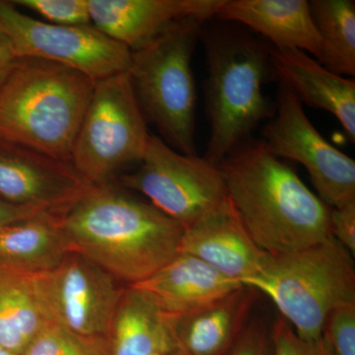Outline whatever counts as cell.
Returning <instances> with one entry per match:
<instances>
[{
  "label": "cell",
  "instance_id": "6da1fadb",
  "mask_svg": "<svg viewBox=\"0 0 355 355\" xmlns=\"http://www.w3.org/2000/svg\"><path fill=\"white\" fill-rule=\"evenodd\" d=\"M70 252L125 286L144 282L180 253L184 227L150 202L111 183L89 187L57 214Z\"/></svg>",
  "mask_w": 355,
  "mask_h": 355
},
{
  "label": "cell",
  "instance_id": "7a4b0ae2",
  "mask_svg": "<svg viewBox=\"0 0 355 355\" xmlns=\"http://www.w3.org/2000/svg\"><path fill=\"white\" fill-rule=\"evenodd\" d=\"M218 167L236 214L266 253H291L331 237V207L263 141L246 140Z\"/></svg>",
  "mask_w": 355,
  "mask_h": 355
},
{
  "label": "cell",
  "instance_id": "3957f363",
  "mask_svg": "<svg viewBox=\"0 0 355 355\" xmlns=\"http://www.w3.org/2000/svg\"><path fill=\"white\" fill-rule=\"evenodd\" d=\"M94 85L64 65L18 58L0 87V139L71 165Z\"/></svg>",
  "mask_w": 355,
  "mask_h": 355
},
{
  "label": "cell",
  "instance_id": "277c9868",
  "mask_svg": "<svg viewBox=\"0 0 355 355\" xmlns=\"http://www.w3.org/2000/svg\"><path fill=\"white\" fill-rule=\"evenodd\" d=\"M205 53L210 135L205 158L218 166L261 121L275 114V103L263 90L272 70L270 49L239 32L209 35Z\"/></svg>",
  "mask_w": 355,
  "mask_h": 355
},
{
  "label": "cell",
  "instance_id": "5b68a950",
  "mask_svg": "<svg viewBox=\"0 0 355 355\" xmlns=\"http://www.w3.org/2000/svg\"><path fill=\"white\" fill-rule=\"evenodd\" d=\"M243 286L268 296L299 338L316 342L331 313L355 303L354 258L331 236L291 253L268 254Z\"/></svg>",
  "mask_w": 355,
  "mask_h": 355
},
{
  "label": "cell",
  "instance_id": "8992f818",
  "mask_svg": "<svg viewBox=\"0 0 355 355\" xmlns=\"http://www.w3.org/2000/svg\"><path fill=\"white\" fill-rule=\"evenodd\" d=\"M205 21L196 16L177 20L150 43L132 51L128 70L146 121L155 125L168 146L186 155H198L191 57Z\"/></svg>",
  "mask_w": 355,
  "mask_h": 355
},
{
  "label": "cell",
  "instance_id": "52a82bcc",
  "mask_svg": "<svg viewBox=\"0 0 355 355\" xmlns=\"http://www.w3.org/2000/svg\"><path fill=\"white\" fill-rule=\"evenodd\" d=\"M150 135L128 72L100 79L77 133L71 166L92 186L109 184L123 168L139 164Z\"/></svg>",
  "mask_w": 355,
  "mask_h": 355
},
{
  "label": "cell",
  "instance_id": "ba28073f",
  "mask_svg": "<svg viewBox=\"0 0 355 355\" xmlns=\"http://www.w3.org/2000/svg\"><path fill=\"white\" fill-rule=\"evenodd\" d=\"M120 184L125 190L146 196L184 228L228 200L218 166L198 155L178 153L154 135L137 170L121 176Z\"/></svg>",
  "mask_w": 355,
  "mask_h": 355
},
{
  "label": "cell",
  "instance_id": "9c48e42d",
  "mask_svg": "<svg viewBox=\"0 0 355 355\" xmlns=\"http://www.w3.org/2000/svg\"><path fill=\"white\" fill-rule=\"evenodd\" d=\"M0 28L18 58L55 62L94 81L128 71L130 67L132 51L92 25L51 24L18 10L11 1L0 0Z\"/></svg>",
  "mask_w": 355,
  "mask_h": 355
},
{
  "label": "cell",
  "instance_id": "30bf717a",
  "mask_svg": "<svg viewBox=\"0 0 355 355\" xmlns=\"http://www.w3.org/2000/svg\"><path fill=\"white\" fill-rule=\"evenodd\" d=\"M33 286L51 323L84 336L109 338L125 286L76 252L48 272L32 275Z\"/></svg>",
  "mask_w": 355,
  "mask_h": 355
},
{
  "label": "cell",
  "instance_id": "8fae6325",
  "mask_svg": "<svg viewBox=\"0 0 355 355\" xmlns=\"http://www.w3.org/2000/svg\"><path fill=\"white\" fill-rule=\"evenodd\" d=\"M279 83L275 113L263 128V144L277 157L304 166L318 197L331 209L354 200V159L318 132L297 96Z\"/></svg>",
  "mask_w": 355,
  "mask_h": 355
},
{
  "label": "cell",
  "instance_id": "7c38bea8",
  "mask_svg": "<svg viewBox=\"0 0 355 355\" xmlns=\"http://www.w3.org/2000/svg\"><path fill=\"white\" fill-rule=\"evenodd\" d=\"M92 184L71 165L0 139V198L60 214Z\"/></svg>",
  "mask_w": 355,
  "mask_h": 355
},
{
  "label": "cell",
  "instance_id": "4fadbf2b",
  "mask_svg": "<svg viewBox=\"0 0 355 355\" xmlns=\"http://www.w3.org/2000/svg\"><path fill=\"white\" fill-rule=\"evenodd\" d=\"M222 0H88L91 25L130 51L182 18L216 17Z\"/></svg>",
  "mask_w": 355,
  "mask_h": 355
},
{
  "label": "cell",
  "instance_id": "5bb4252c",
  "mask_svg": "<svg viewBox=\"0 0 355 355\" xmlns=\"http://www.w3.org/2000/svg\"><path fill=\"white\" fill-rule=\"evenodd\" d=\"M180 253L196 257L242 284L260 272L268 254L252 239L229 198L184 228Z\"/></svg>",
  "mask_w": 355,
  "mask_h": 355
},
{
  "label": "cell",
  "instance_id": "9a60e30c",
  "mask_svg": "<svg viewBox=\"0 0 355 355\" xmlns=\"http://www.w3.org/2000/svg\"><path fill=\"white\" fill-rule=\"evenodd\" d=\"M216 17L251 28L279 50H299L321 64L324 46L306 0H222Z\"/></svg>",
  "mask_w": 355,
  "mask_h": 355
},
{
  "label": "cell",
  "instance_id": "2e32d148",
  "mask_svg": "<svg viewBox=\"0 0 355 355\" xmlns=\"http://www.w3.org/2000/svg\"><path fill=\"white\" fill-rule=\"evenodd\" d=\"M270 64L279 81L300 102L333 114L355 142V83L338 76L304 51L270 49Z\"/></svg>",
  "mask_w": 355,
  "mask_h": 355
},
{
  "label": "cell",
  "instance_id": "e0dca14e",
  "mask_svg": "<svg viewBox=\"0 0 355 355\" xmlns=\"http://www.w3.org/2000/svg\"><path fill=\"white\" fill-rule=\"evenodd\" d=\"M258 293L244 286L197 310L168 315L177 349L190 355H225L249 322Z\"/></svg>",
  "mask_w": 355,
  "mask_h": 355
},
{
  "label": "cell",
  "instance_id": "ac0fdd59",
  "mask_svg": "<svg viewBox=\"0 0 355 355\" xmlns=\"http://www.w3.org/2000/svg\"><path fill=\"white\" fill-rule=\"evenodd\" d=\"M150 292L169 316H179L244 286L207 263L179 253L148 279L133 284Z\"/></svg>",
  "mask_w": 355,
  "mask_h": 355
},
{
  "label": "cell",
  "instance_id": "d6986e66",
  "mask_svg": "<svg viewBox=\"0 0 355 355\" xmlns=\"http://www.w3.org/2000/svg\"><path fill=\"white\" fill-rule=\"evenodd\" d=\"M112 355H168L177 349L169 316L146 289L128 286L110 331Z\"/></svg>",
  "mask_w": 355,
  "mask_h": 355
},
{
  "label": "cell",
  "instance_id": "ffe728a7",
  "mask_svg": "<svg viewBox=\"0 0 355 355\" xmlns=\"http://www.w3.org/2000/svg\"><path fill=\"white\" fill-rule=\"evenodd\" d=\"M69 252L57 214H43L0 227V266L37 275L55 268Z\"/></svg>",
  "mask_w": 355,
  "mask_h": 355
},
{
  "label": "cell",
  "instance_id": "44dd1931",
  "mask_svg": "<svg viewBox=\"0 0 355 355\" xmlns=\"http://www.w3.org/2000/svg\"><path fill=\"white\" fill-rule=\"evenodd\" d=\"M50 323L32 275L0 266V347L20 355Z\"/></svg>",
  "mask_w": 355,
  "mask_h": 355
},
{
  "label": "cell",
  "instance_id": "7402d4cb",
  "mask_svg": "<svg viewBox=\"0 0 355 355\" xmlns=\"http://www.w3.org/2000/svg\"><path fill=\"white\" fill-rule=\"evenodd\" d=\"M311 14L324 46L321 64L343 76H355V2L313 0Z\"/></svg>",
  "mask_w": 355,
  "mask_h": 355
},
{
  "label": "cell",
  "instance_id": "603a6c76",
  "mask_svg": "<svg viewBox=\"0 0 355 355\" xmlns=\"http://www.w3.org/2000/svg\"><path fill=\"white\" fill-rule=\"evenodd\" d=\"M20 355H112L106 336H84L50 323Z\"/></svg>",
  "mask_w": 355,
  "mask_h": 355
},
{
  "label": "cell",
  "instance_id": "cb8c5ba5",
  "mask_svg": "<svg viewBox=\"0 0 355 355\" xmlns=\"http://www.w3.org/2000/svg\"><path fill=\"white\" fill-rule=\"evenodd\" d=\"M11 2L14 6L38 14L44 22L51 24L91 25L88 0H12Z\"/></svg>",
  "mask_w": 355,
  "mask_h": 355
},
{
  "label": "cell",
  "instance_id": "d4e9b609",
  "mask_svg": "<svg viewBox=\"0 0 355 355\" xmlns=\"http://www.w3.org/2000/svg\"><path fill=\"white\" fill-rule=\"evenodd\" d=\"M321 340L329 355H355V303L331 313Z\"/></svg>",
  "mask_w": 355,
  "mask_h": 355
},
{
  "label": "cell",
  "instance_id": "484cf974",
  "mask_svg": "<svg viewBox=\"0 0 355 355\" xmlns=\"http://www.w3.org/2000/svg\"><path fill=\"white\" fill-rule=\"evenodd\" d=\"M273 355H329L321 338L307 342L296 335L284 318H277L272 327Z\"/></svg>",
  "mask_w": 355,
  "mask_h": 355
},
{
  "label": "cell",
  "instance_id": "4316f807",
  "mask_svg": "<svg viewBox=\"0 0 355 355\" xmlns=\"http://www.w3.org/2000/svg\"><path fill=\"white\" fill-rule=\"evenodd\" d=\"M225 355H273L272 329L263 320H249Z\"/></svg>",
  "mask_w": 355,
  "mask_h": 355
},
{
  "label": "cell",
  "instance_id": "83f0119b",
  "mask_svg": "<svg viewBox=\"0 0 355 355\" xmlns=\"http://www.w3.org/2000/svg\"><path fill=\"white\" fill-rule=\"evenodd\" d=\"M331 235L350 254L355 256V200L331 209Z\"/></svg>",
  "mask_w": 355,
  "mask_h": 355
},
{
  "label": "cell",
  "instance_id": "f1b7e54d",
  "mask_svg": "<svg viewBox=\"0 0 355 355\" xmlns=\"http://www.w3.org/2000/svg\"><path fill=\"white\" fill-rule=\"evenodd\" d=\"M48 214L51 212L36 207L13 205L0 198V227Z\"/></svg>",
  "mask_w": 355,
  "mask_h": 355
},
{
  "label": "cell",
  "instance_id": "f546056e",
  "mask_svg": "<svg viewBox=\"0 0 355 355\" xmlns=\"http://www.w3.org/2000/svg\"><path fill=\"white\" fill-rule=\"evenodd\" d=\"M17 60L12 44L6 33L0 28V87L6 83L7 77L12 71Z\"/></svg>",
  "mask_w": 355,
  "mask_h": 355
},
{
  "label": "cell",
  "instance_id": "4dcf8cb0",
  "mask_svg": "<svg viewBox=\"0 0 355 355\" xmlns=\"http://www.w3.org/2000/svg\"><path fill=\"white\" fill-rule=\"evenodd\" d=\"M0 355H15L8 350L4 349L3 347H0Z\"/></svg>",
  "mask_w": 355,
  "mask_h": 355
},
{
  "label": "cell",
  "instance_id": "1f68e13d",
  "mask_svg": "<svg viewBox=\"0 0 355 355\" xmlns=\"http://www.w3.org/2000/svg\"><path fill=\"white\" fill-rule=\"evenodd\" d=\"M168 355H190L188 354H186V352H182V350L176 349L175 352H171V354Z\"/></svg>",
  "mask_w": 355,
  "mask_h": 355
}]
</instances>
